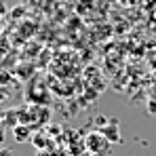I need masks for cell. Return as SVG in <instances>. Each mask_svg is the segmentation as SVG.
I'll return each instance as SVG.
<instances>
[{
	"mask_svg": "<svg viewBox=\"0 0 156 156\" xmlns=\"http://www.w3.org/2000/svg\"><path fill=\"white\" fill-rule=\"evenodd\" d=\"M84 146H87V152H91L93 156H105L110 152V146L112 144L108 141V137H105L101 131H93V133L87 135Z\"/></svg>",
	"mask_w": 156,
	"mask_h": 156,
	"instance_id": "cell-1",
	"label": "cell"
},
{
	"mask_svg": "<svg viewBox=\"0 0 156 156\" xmlns=\"http://www.w3.org/2000/svg\"><path fill=\"white\" fill-rule=\"evenodd\" d=\"M99 131L108 137L110 144H118L120 141V133H118V122L116 120H110V125H105L104 129H99Z\"/></svg>",
	"mask_w": 156,
	"mask_h": 156,
	"instance_id": "cell-2",
	"label": "cell"
},
{
	"mask_svg": "<svg viewBox=\"0 0 156 156\" xmlns=\"http://www.w3.org/2000/svg\"><path fill=\"white\" fill-rule=\"evenodd\" d=\"M30 127L27 125H15L13 127V137H15V141L17 144H26L27 139H30Z\"/></svg>",
	"mask_w": 156,
	"mask_h": 156,
	"instance_id": "cell-3",
	"label": "cell"
},
{
	"mask_svg": "<svg viewBox=\"0 0 156 156\" xmlns=\"http://www.w3.org/2000/svg\"><path fill=\"white\" fill-rule=\"evenodd\" d=\"M23 13H26V9H23V6H15V9L11 11V17H15V19H19V17H21Z\"/></svg>",
	"mask_w": 156,
	"mask_h": 156,
	"instance_id": "cell-4",
	"label": "cell"
},
{
	"mask_svg": "<svg viewBox=\"0 0 156 156\" xmlns=\"http://www.w3.org/2000/svg\"><path fill=\"white\" fill-rule=\"evenodd\" d=\"M0 156H13V152L6 150V148H0Z\"/></svg>",
	"mask_w": 156,
	"mask_h": 156,
	"instance_id": "cell-5",
	"label": "cell"
},
{
	"mask_svg": "<svg viewBox=\"0 0 156 156\" xmlns=\"http://www.w3.org/2000/svg\"><path fill=\"white\" fill-rule=\"evenodd\" d=\"M2 141H4V131H2V127H0V146H2Z\"/></svg>",
	"mask_w": 156,
	"mask_h": 156,
	"instance_id": "cell-6",
	"label": "cell"
},
{
	"mask_svg": "<svg viewBox=\"0 0 156 156\" xmlns=\"http://www.w3.org/2000/svg\"><path fill=\"white\" fill-rule=\"evenodd\" d=\"M122 2H125V4H133L135 0H122Z\"/></svg>",
	"mask_w": 156,
	"mask_h": 156,
	"instance_id": "cell-7",
	"label": "cell"
}]
</instances>
